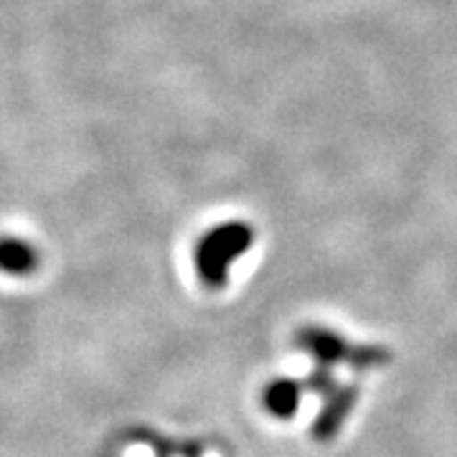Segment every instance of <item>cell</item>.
<instances>
[{"label": "cell", "instance_id": "cell-1", "mask_svg": "<svg viewBox=\"0 0 457 457\" xmlns=\"http://www.w3.org/2000/svg\"><path fill=\"white\" fill-rule=\"evenodd\" d=\"M252 239V231L239 221H227L221 227L212 228L196 249V267L201 278L209 285L219 287L227 279L231 262L237 260Z\"/></svg>", "mask_w": 457, "mask_h": 457}, {"label": "cell", "instance_id": "cell-2", "mask_svg": "<svg viewBox=\"0 0 457 457\" xmlns=\"http://www.w3.org/2000/svg\"><path fill=\"white\" fill-rule=\"evenodd\" d=\"M41 264V254L33 242L21 237H0V272L11 278L33 275Z\"/></svg>", "mask_w": 457, "mask_h": 457}]
</instances>
